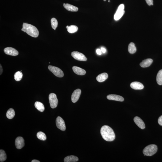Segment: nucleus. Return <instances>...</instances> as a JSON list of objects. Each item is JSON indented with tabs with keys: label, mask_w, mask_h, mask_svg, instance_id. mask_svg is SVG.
<instances>
[{
	"label": "nucleus",
	"mask_w": 162,
	"mask_h": 162,
	"mask_svg": "<svg viewBox=\"0 0 162 162\" xmlns=\"http://www.w3.org/2000/svg\"><path fill=\"white\" fill-rule=\"evenodd\" d=\"M63 6L67 10L70 12H76L78 10V8L74 5L68 3H64Z\"/></svg>",
	"instance_id": "16"
},
{
	"label": "nucleus",
	"mask_w": 162,
	"mask_h": 162,
	"mask_svg": "<svg viewBox=\"0 0 162 162\" xmlns=\"http://www.w3.org/2000/svg\"><path fill=\"white\" fill-rule=\"evenodd\" d=\"M37 136L39 139L42 140H45L47 139L46 136L45 134L43 132H38L37 134Z\"/></svg>",
	"instance_id": "27"
},
{
	"label": "nucleus",
	"mask_w": 162,
	"mask_h": 162,
	"mask_svg": "<svg viewBox=\"0 0 162 162\" xmlns=\"http://www.w3.org/2000/svg\"><path fill=\"white\" fill-rule=\"evenodd\" d=\"M56 126L59 129L62 131H65L66 129V126L65 122L61 117H58L56 120Z\"/></svg>",
	"instance_id": "8"
},
{
	"label": "nucleus",
	"mask_w": 162,
	"mask_h": 162,
	"mask_svg": "<svg viewBox=\"0 0 162 162\" xmlns=\"http://www.w3.org/2000/svg\"><path fill=\"white\" fill-rule=\"evenodd\" d=\"M157 150V146L155 144H151L144 148L143 153L146 156H151L156 153Z\"/></svg>",
	"instance_id": "3"
},
{
	"label": "nucleus",
	"mask_w": 162,
	"mask_h": 162,
	"mask_svg": "<svg viewBox=\"0 0 162 162\" xmlns=\"http://www.w3.org/2000/svg\"><path fill=\"white\" fill-rule=\"evenodd\" d=\"M81 94V90L80 89H77L74 91L71 95V101L73 103H75L78 100Z\"/></svg>",
	"instance_id": "10"
},
{
	"label": "nucleus",
	"mask_w": 162,
	"mask_h": 162,
	"mask_svg": "<svg viewBox=\"0 0 162 162\" xmlns=\"http://www.w3.org/2000/svg\"><path fill=\"white\" fill-rule=\"evenodd\" d=\"M21 30L32 37L36 38L39 36V32L37 28L30 24L24 23Z\"/></svg>",
	"instance_id": "2"
},
{
	"label": "nucleus",
	"mask_w": 162,
	"mask_h": 162,
	"mask_svg": "<svg viewBox=\"0 0 162 162\" xmlns=\"http://www.w3.org/2000/svg\"><path fill=\"white\" fill-rule=\"evenodd\" d=\"M49 99L51 108H55L57 107L58 101L56 94L54 93L50 94L49 96Z\"/></svg>",
	"instance_id": "5"
},
{
	"label": "nucleus",
	"mask_w": 162,
	"mask_h": 162,
	"mask_svg": "<svg viewBox=\"0 0 162 162\" xmlns=\"http://www.w3.org/2000/svg\"><path fill=\"white\" fill-rule=\"evenodd\" d=\"M68 27H69V26H67V27H66V28H67V29L68 28Z\"/></svg>",
	"instance_id": "35"
},
{
	"label": "nucleus",
	"mask_w": 162,
	"mask_h": 162,
	"mask_svg": "<svg viewBox=\"0 0 162 162\" xmlns=\"http://www.w3.org/2000/svg\"><path fill=\"white\" fill-rule=\"evenodd\" d=\"M6 155L5 151L2 149L0 150V161L3 162L6 160Z\"/></svg>",
	"instance_id": "26"
},
{
	"label": "nucleus",
	"mask_w": 162,
	"mask_h": 162,
	"mask_svg": "<svg viewBox=\"0 0 162 162\" xmlns=\"http://www.w3.org/2000/svg\"><path fill=\"white\" fill-rule=\"evenodd\" d=\"M0 75H1V74H2V71H3V70H2V66H1V65H0Z\"/></svg>",
	"instance_id": "33"
},
{
	"label": "nucleus",
	"mask_w": 162,
	"mask_h": 162,
	"mask_svg": "<svg viewBox=\"0 0 162 162\" xmlns=\"http://www.w3.org/2000/svg\"><path fill=\"white\" fill-rule=\"evenodd\" d=\"M15 115V113L14 110L13 108H11L7 112L6 117H7L8 118L11 119H12L14 118Z\"/></svg>",
	"instance_id": "22"
},
{
	"label": "nucleus",
	"mask_w": 162,
	"mask_h": 162,
	"mask_svg": "<svg viewBox=\"0 0 162 162\" xmlns=\"http://www.w3.org/2000/svg\"><path fill=\"white\" fill-rule=\"evenodd\" d=\"M134 121L137 126L141 129H144L145 127V124L144 122L140 117H136L134 119Z\"/></svg>",
	"instance_id": "12"
},
{
	"label": "nucleus",
	"mask_w": 162,
	"mask_h": 162,
	"mask_svg": "<svg viewBox=\"0 0 162 162\" xmlns=\"http://www.w3.org/2000/svg\"><path fill=\"white\" fill-rule=\"evenodd\" d=\"M108 2H110V0H109L108 1Z\"/></svg>",
	"instance_id": "36"
},
{
	"label": "nucleus",
	"mask_w": 162,
	"mask_h": 162,
	"mask_svg": "<svg viewBox=\"0 0 162 162\" xmlns=\"http://www.w3.org/2000/svg\"><path fill=\"white\" fill-rule=\"evenodd\" d=\"M107 98L109 100L119 101V102H123L124 100L123 97L121 96L116 95V94H109L107 96Z\"/></svg>",
	"instance_id": "13"
},
{
	"label": "nucleus",
	"mask_w": 162,
	"mask_h": 162,
	"mask_svg": "<svg viewBox=\"0 0 162 162\" xmlns=\"http://www.w3.org/2000/svg\"><path fill=\"white\" fill-rule=\"evenodd\" d=\"M128 51L131 54H134L135 53L137 50L135 44L133 42L130 43L128 48Z\"/></svg>",
	"instance_id": "21"
},
{
	"label": "nucleus",
	"mask_w": 162,
	"mask_h": 162,
	"mask_svg": "<svg viewBox=\"0 0 162 162\" xmlns=\"http://www.w3.org/2000/svg\"><path fill=\"white\" fill-rule=\"evenodd\" d=\"M4 51L6 54L12 56H16L18 54V52L17 50L11 47H7L4 49Z\"/></svg>",
	"instance_id": "9"
},
{
	"label": "nucleus",
	"mask_w": 162,
	"mask_h": 162,
	"mask_svg": "<svg viewBox=\"0 0 162 162\" xmlns=\"http://www.w3.org/2000/svg\"><path fill=\"white\" fill-rule=\"evenodd\" d=\"M40 162V161L37 160H33L31 162Z\"/></svg>",
	"instance_id": "34"
},
{
	"label": "nucleus",
	"mask_w": 162,
	"mask_h": 162,
	"mask_svg": "<svg viewBox=\"0 0 162 162\" xmlns=\"http://www.w3.org/2000/svg\"><path fill=\"white\" fill-rule=\"evenodd\" d=\"M131 87L135 90H141L144 88V86L142 83L138 82H134L130 84Z\"/></svg>",
	"instance_id": "14"
},
{
	"label": "nucleus",
	"mask_w": 162,
	"mask_h": 162,
	"mask_svg": "<svg viewBox=\"0 0 162 162\" xmlns=\"http://www.w3.org/2000/svg\"><path fill=\"white\" fill-rule=\"evenodd\" d=\"M101 134L105 140L107 141H112L115 138V134L111 128L108 125H105L101 128Z\"/></svg>",
	"instance_id": "1"
},
{
	"label": "nucleus",
	"mask_w": 162,
	"mask_h": 162,
	"mask_svg": "<svg viewBox=\"0 0 162 162\" xmlns=\"http://www.w3.org/2000/svg\"><path fill=\"white\" fill-rule=\"evenodd\" d=\"M101 51L103 53H104L106 51V50L104 48H101Z\"/></svg>",
	"instance_id": "32"
},
{
	"label": "nucleus",
	"mask_w": 162,
	"mask_h": 162,
	"mask_svg": "<svg viewBox=\"0 0 162 162\" xmlns=\"http://www.w3.org/2000/svg\"><path fill=\"white\" fill-rule=\"evenodd\" d=\"M153 62V60L151 59H148L143 61L140 63V66L142 67L146 68L149 67Z\"/></svg>",
	"instance_id": "17"
},
{
	"label": "nucleus",
	"mask_w": 162,
	"mask_h": 162,
	"mask_svg": "<svg viewBox=\"0 0 162 162\" xmlns=\"http://www.w3.org/2000/svg\"><path fill=\"white\" fill-rule=\"evenodd\" d=\"M96 53L98 54L99 55H101L102 54V52L101 51V50L100 49H97L96 50Z\"/></svg>",
	"instance_id": "31"
},
{
	"label": "nucleus",
	"mask_w": 162,
	"mask_h": 162,
	"mask_svg": "<svg viewBox=\"0 0 162 162\" xmlns=\"http://www.w3.org/2000/svg\"><path fill=\"white\" fill-rule=\"evenodd\" d=\"M35 107L40 111L42 112L44 111L45 108L44 105L41 102H36L35 103Z\"/></svg>",
	"instance_id": "20"
},
{
	"label": "nucleus",
	"mask_w": 162,
	"mask_h": 162,
	"mask_svg": "<svg viewBox=\"0 0 162 162\" xmlns=\"http://www.w3.org/2000/svg\"><path fill=\"white\" fill-rule=\"evenodd\" d=\"M51 26L53 29L55 30L58 26V22L56 19L55 18L51 19Z\"/></svg>",
	"instance_id": "28"
},
{
	"label": "nucleus",
	"mask_w": 162,
	"mask_h": 162,
	"mask_svg": "<svg viewBox=\"0 0 162 162\" xmlns=\"http://www.w3.org/2000/svg\"><path fill=\"white\" fill-rule=\"evenodd\" d=\"M147 4L149 6L151 5H153V0H145Z\"/></svg>",
	"instance_id": "29"
},
{
	"label": "nucleus",
	"mask_w": 162,
	"mask_h": 162,
	"mask_svg": "<svg viewBox=\"0 0 162 162\" xmlns=\"http://www.w3.org/2000/svg\"><path fill=\"white\" fill-rule=\"evenodd\" d=\"M78 28L75 25H71L69 26L67 30L69 33H75L77 31Z\"/></svg>",
	"instance_id": "24"
},
{
	"label": "nucleus",
	"mask_w": 162,
	"mask_h": 162,
	"mask_svg": "<svg viewBox=\"0 0 162 162\" xmlns=\"http://www.w3.org/2000/svg\"><path fill=\"white\" fill-rule=\"evenodd\" d=\"M24 140L22 137H18L16 138L15 145L16 148L17 149H21L24 146Z\"/></svg>",
	"instance_id": "11"
},
{
	"label": "nucleus",
	"mask_w": 162,
	"mask_h": 162,
	"mask_svg": "<svg viewBox=\"0 0 162 162\" xmlns=\"http://www.w3.org/2000/svg\"><path fill=\"white\" fill-rule=\"evenodd\" d=\"M156 81L159 85H162V69L161 70L158 72L156 76Z\"/></svg>",
	"instance_id": "23"
},
{
	"label": "nucleus",
	"mask_w": 162,
	"mask_h": 162,
	"mask_svg": "<svg viewBox=\"0 0 162 162\" xmlns=\"http://www.w3.org/2000/svg\"><path fill=\"white\" fill-rule=\"evenodd\" d=\"M79 160L77 157L74 156H70L66 157L64 159L65 162H76Z\"/></svg>",
	"instance_id": "19"
},
{
	"label": "nucleus",
	"mask_w": 162,
	"mask_h": 162,
	"mask_svg": "<svg viewBox=\"0 0 162 162\" xmlns=\"http://www.w3.org/2000/svg\"><path fill=\"white\" fill-rule=\"evenodd\" d=\"M23 74L21 71H18L15 73L14 75L15 80L16 81H21L23 77Z\"/></svg>",
	"instance_id": "25"
},
{
	"label": "nucleus",
	"mask_w": 162,
	"mask_h": 162,
	"mask_svg": "<svg viewBox=\"0 0 162 162\" xmlns=\"http://www.w3.org/2000/svg\"><path fill=\"white\" fill-rule=\"evenodd\" d=\"M103 0L104 1H106V0Z\"/></svg>",
	"instance_id": "37"
},
{
	"label": "nucleus",
	"mask_w": 162,
	"mask_h": 162,
	"mask_svg": "<svg viewBox=\"0 0 162 162\" xmlns=\"http://www.w3.org/2000/svg\"><path fill=\"white\" fill-rule=\"evenodd\" d=\"M108 77V75L106 73H102L98 75L96 77V80L98 82H102L106 80Z\"/></svg>",
	"instance_id": "18"
},
{
	"label": "nucleus",
	"mask_w": 162,
	"mask_h": 162,
	"mask_svg": "<svg viewBox=\"0 0 162 162\" xmlns=\"http://www.w3.org/2000/svg\"><path fill=\"white\" fill-rule=\"evenodd\" d=\"M48 68L54 75L58 77L62 78L64 76V73L63 71L58 68L53 66H49L48 67Z\"/></svg>",
	"instance_id": "4"
},
{
	"label": "nucleus",
	"mask_w": 162,
	"mask_h": 162,
	"mask_svg": "<svg viewBox=\"0 0 162 162\" xmlns=\"http://www.w3.org/2000/svg\"><path fill=\"white\" fill-rule=\"evenodd\" d=\"M124 7L125 6L123 4H121L119 6L114 16V19L115 21H118L123 15L125 13Z\"/></svg>",
	"instance_id": "6"
},
{
	"label": "nucleus",
	"mask_w": 162,
	"mask_h": 162,
	"mask_svg": "<svg viewBox=\"0 0 162 162\" xmlns=\"http://www.w3.org/2000/svg\"><path fill=\"white\" fill-rule=\"evenodd\" d=\"M71 56L76 60L80 61H86L87 58L83 54L78 51H73L71 54Z\"/></svg>",
	"instance_id": "7"
},
{
	"label": "nucleus",
	"mask_w": 162,
	"mask_h": 162,
	"mask_svg": "<svg viewBox=\"0 0 162 162\" xmlns=\"http://www.w3.org/2000/svg\"><path fill=\"white\" fill-rule=\"evenodd\" d=\"M158 122L159 125L162 126V115L159 117L158 120Z\"/></svg>",
	"instance_id": "30"
},
{
	"label": "nucleus",
	"mask_w": 162,
	"mask_h": 162,
	"mask_svg": "<svg viewBox=\"0 0 162 162\" xmlns=\"http://www.w3.org/2000/svg\"><path fill=\"white\" fill-rule=\"evenodd\" d=\"M72 69L76 74L78 75H83L86 74L85 70L76 66L73 67Z\"/></svg>",
	"instance_id": "15"
}]
</instances>
